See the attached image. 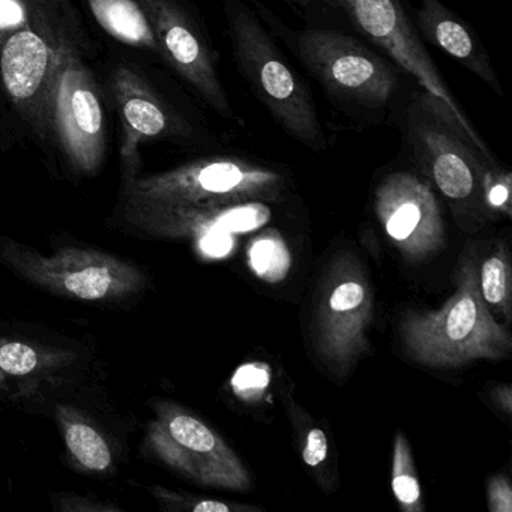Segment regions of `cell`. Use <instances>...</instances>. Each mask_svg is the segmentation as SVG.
<instances>
[{
  "mask_svg": "<svg viewBox=\"0 0 512 512\" xmlns=\"http://www.w3.org/2000/svg\"><path fill=\"white\" fill-rule=\"evenodd\" d=\"M67 0H0V83L38 134L52 130L62 65L82 56L83 35Z\"/></svg>",
  "mask_w": 512,
  "mask_h": 512,
  "instance_id": "6da1fadb",
  "label": "cell"
},
{
  "mask_svg": "<svg viewBox=\"0 0 512 512\" xmlns=\"http://www.w3.org/2000/svg\"><path fill=\"white\" fill-rule=\"evenodd\" d=\"M400 331L410 358L431 368H460L479 359L499 361L511 352V335L488 310L472 260L461 263L457 290L439 310L410 313Z\"/></svg>",
  "mask_w": 512,
  "mask_h": 512,
  "instance_id": "7a4b0ae2",
  "label": "cell"
},
{
  "mask_svg": "<svg viewBox=\"0 0 512 512\" xmlns=\"http://www.w3.org/2000/svg\"><path fill=\"white\" fill-rule=\"evenodd\" d=\"M224 7L233 58L245 82L287 136L323 151L325 133L304 80L292 70L250 8L241 0H226Z\"/></svg>",
  "mask_w": 512,
  "mask_h": 512,
  "instance_id": "3957f363",
  "label": "cell"
},
{
  "mask_svg": "<svg viewBox=\"0 0 512 512\" xmlns=\"http://www.w3.org/2000/svg\"><path fill=\"white\" fill-rule=\"evenodd\" d=\"M406 133L425 175L446 199L466 209L484 206L485 173L499 163L445 103L416 92L407 110Z\"/></svg>",
  "mask_w": 512,
  "mask_h": 512,
  "instance_id": "277c9868",
  "label": "cell"
},
{
  "mask_svg": "<svg viewBox=\"0 0 512 512\" xmlns=\"http://www.w3.org/2000/svg\"><path fill=\"white\" fill-rule=\"evenodd\" d=\"M287 179L272 167L236 157L203 158L133 184L140 205H232L277 202Z\"/></svg>",
  "mask_w": 512,
  "mask_h": 512,
  "instance_id": "5b68a950",
  "label": "cell"
},
{
  "mask_svg": "<svg viewBox=\"0 0 512 512\" xmlns=\"http://www.w3.org/2000/svg\"><path fill=\"white\" fill-rule=\"evenodd\" d=\"M296 46L305 67L338 100L379 109L400 86L397 70L349 35L308 29Z\"/></svg>",
  "mask_w": 512,
  "mask_h": 512,
  "instance_id": "8992f818",
  "label": "cell"
},
{
  "mask_svg": "<svg viewBox=\"0 0 512 512\" xmlns=\"http://www.w3.org/2000/svg\"><path fill=\"white\" fill-rule=\"evenodd\" d=\"M373 296L359 263L344 256L332 266L316 308V346L331 370L344 374L368 352Z\"/></svg>",
  "mask_w": 512,
  "mask_h": 512,
  "instance_id": "52a82bcc",
  "label": "cell"
},
{
  "mask_svg": "<svg viewBox=\"0 0 512 512\" xmlns=\"http://www.w3.org/2000/svg\"><path fill=\"white\" fill-rule=\"evenodd\" d=\"M7 259L32 283L80 301L122 298L143 283L134 266L101 251L62 248L46 257L14 245L7 248Z\"/></svg>",
  "mask_w": 512,
  "mask_h": 512,
  "instance_id": "ba28073f",
  "label": "cell"
},
{
  "mask_svg": "<svg viewBox=\"0 0 512 512\" xmlns=\"http://www.w3.org/2000/svg\"><path fill=\"white\" fill-rule=\"evenodd\" d=\"M335 4L364 37L410 74L422 91L445 103L473 139L484 142L434 65L401 0H335Z\"/></svg>",
  "mask_w": 512,
  "mask_h": 512,
  "instance_id": "9c48e42d",
  "label": "cell"
},
{
  "mask_svg": "<svg viewBox=\"0 0 512 512\" xmlns=\"http://www.w3.org/2000/svg\"><path fill=\"white\" fill-rule=\"evenodd\" d=\"M151 442L169 466L200 484L238 491L250 487V475L235 451L212 428L179 407H160Z\"/></svg>",
  "mask_w": 512,
  "mask_h": 512,
  "instance_id": "30bf717a",
  "label": "cell"
},
{
  "mask_svg": "<svg viewBox=\"0 0 512 512\" xmlns=\"http://www.w3.org/2000/svg\"><path fill=\"white\" fill-rule=\"evenodd\" d=\"M52 131L74 167L100 169L106 149V118L100 89L80 56L62 65L52 98Z\"/></svg>",
  "mask_w": 512,
  "mask_h": 512,
  "instance_id": "8fae6325",
  "label": "cell"
},
{
  "mask_svg": "<svg viewBox=\"0 0 512 512\" xmlns=\"http://www.w3.org/2000/svg\"><path fill=\"white\" fill-rule=\"evenodd\" d=\"M376 212L401 256L422 262L445 242L442 212L430 182L413 173L386 176L376 190Z\"/></svg>",
  "mask_w": 512,
  "mask_h": 512,
  "instance_id": "7c38bea8",
  "label": "cell"
},
{
  "mask_svg": "<svg viewBox=\"0 0 512 512\" xmlns=\"http://www.w3.org/2000/svg\"><path fill=\"white\" fill-rule=\"evenodd\" d=\"M142 7L163 53L176 73L224 119L235 118L205 38L175 0H142Z\"/></svg>",
  "mask_w": 512,
  "mask_h": 512,
  "instance_id": "4fadbf2b",
  "label": "cell"
},
{
  "mask_svg": "<svg viewBox=\"0 0 512 512\" xmlns=\"http://www.w3.org/2000/svg\"><path fill=\"white\" fill-rule=\"evenodd\" d=\"M113 92L121 112L125 139L122 158L134 164L137 149L143 142L164 137L188 136L190 128L163 100L152 91L151 86L128 67H119L113 76Z\"/></svg>",
  "mask_w": 512,
  "mask_h": 512,
  "instance_id": "5bb4252c",
  "label": "cell"
},
{
  "mask_svg": "<svg viewBox=\"0 0 512 512\" xmlns=\"http://www.w3.org/2000/svg\"><path fill=\"white\" fill-rule=\"evenodd\" d=\"M416 31L503 97L502 85L484 44L470 25L440 0H421V7L416 10Z\"/></svg>",
  "mask_w": 512,
  "mask_h": 512,
  "instance_id": "9a60e30c",
  "label": "cell"
},
{
  "mask_svg": "<svg viewBox=\"0 0 512 512\" xmlns=\"http://www.w3.org/2000/svg\"><path fill=\"white\" fill-rule=\"evenodd\" d=\"M89 8L110 37L128 46L158 50L151 22L136 0H89Z\"/></svg>",
  "mask_w": 512,
  "mask_h": 512,
  "instance_id": "2e32d148",
  "label": "cell"
},
{
  "mask_svg": "<svg viewBox=\"0 0 512 512\" xmlns=\"http://www.w3.org/2000/svg\"><path fill=\"white\" fill-rule=\"evenodd\" d=\"M248 262L254 274L269 284L280 283L292 268V256L280 233H262L248 248Z\"/></svg>",
  "mask_w": 512,
  "mask_h": 512,
  "instance_id": "e0dca14e",
  "label": "cell"
},
{
  "mask_svg": "<svg viewBox=\"0 0 512 512\" xmlns=\"http://www.w3.org/2000/svg\"><path fill=\"white\" fill-rule=\"evenodd\" d=\"M64 427L68 449L83 467L94 472H103L112 466V451L94 427L74 418L67 419Z\"/></svg>",
  "mask_w": 512,
  "mask_h": 512,
  "instance_id": "ac0fdd59",
  "label": "cell"
},
{
  "mask_svg": "<svg viewBox=\"0 0 512 512\" xmlns=\"http://www.w3.org/2000/svg\"><path fill=\"white\" fill-rule=\"evenodd\" d=\"M479 289L485 304L502 311L506 320L511 319L512 274L509 254L505 247H499L487 257L481 272H478Z\"/></svg>",
  "mask_w": 512,
  "mask_h": 512,
  "instance_id": "d6986e66",
  "label": "cell"
},
{
  "mask_svg": "<svg viewBox=\"0 0 512 512\" xmlns=\"http://www.w3.org/2000/svg\"><path fill=\"white\" fill-rule=\"evenodd\" d=\"M392 491L404 511L421 512V485L413 464L412 451L403 433L397 434L392 460Z\"/></svg>",
  "mask_w": 512,
  "mask_h": 512,
  "instance_id": "ffe728a7",
  "label": "cell"
},
{
  "mask_svg": "<svg viewBox=\"0 0 512 512\" xmlns=\"http://www.w3.org/2000/svg\"><path fill=\"white\" fill-rule=\"evenodd\" d=\"M40 355L22 341H7L0 346V371L10 376H26L37 370Z\"/></svg>",
  "mask_w": 512,
  "mask_h": 512,
  "instance_id": "44dd1931",
  "label": "cell"
},
{
  "mask_svg": "<svg viewBox=\"0 0 512 512\" xmlns=\"http://www.w3.org/2000/svg\"><path fill=\"white\" fill-rule=\"evenodd\" d=\"M484 206L491 211L511 214V173L502 167H490L484 178Z\"/></svg>",
  "mask_w": 512,
  "mask_h": 512,
  "instance_id": "7402d4cb",
  "label": "cell"
},
{
  "mask_svg": "<svg viewBox=\"0 0 512 512\" xmlns=\"http://www.w3.org/2000/svg\"><path fill=\"white\" fill-rule=\"evenodd\" d=\"M269 379L271 374L266 365L248 364L236 371L232 385L236 394L245 400H257L268 386Z\"/></svg>",
  "mask_w": 512,
  "mask_h": 512,
  "instance_id": "603a6c76",
  "label": "cell"
},
{
  "mask_svg": "<svg viewBox=\"0 0 512 512\" xmlns=\"http://www.w3.org/2000/svg\"><path fill=\"white\" fill-rule=\"evenodd\" d=\"M326 455H328V437L322 428H313L308 433L304 452H302L305 464L311 467L319 466L325 461Z\"/></svg>",
  "mask_w": 512,
  "mask_h": 512,
  "instance_id": "cb8c5ba5",
  "label": "cell"
},
{
  "mask_svg": "<svg viewBox=\"0 0 512 512\" xmlns=\"http://www.w3.org/2000/svg\"><path fill=\"white\" fill-rule=\"evenodd\" d=\"M488 497H490V508L494 512L512 511V490L505 476H496L491 479Z\"/></svg>",
  "mask_w": 512,
  "mask_h": 512,
  "instance_id": "d4e9b609",
  "label": "cell"
},
{
  "mask_svg": "<svg viewBox=\"0 0 512 512\" xmlns=\"http://www.w3.org/2000/svg\"><path fill=\"white\" fill-rule=\"evenodd\" d=\"M241 509L247 511L251 508L250 506L227 505V503L218 502V500H202V502L193 506L194 512H232L241 511Z\"/></svg>",
  "mask_w": 512,
  "mask_h": 512,
  "instance_id": "484cf974",
  "label": "cell"
},
{
  "mask_svg": "<svg viewBox=\"0 0 512 512\" xmlns=\"http://www.w3.org/2000/svg\"><path fill=\"white\" fill-rule=\"evenodd\" d=\"M284 2L304 8V10H310L314 7H337L335 0H284Z\"/></svg>",
  "mask_w": 512,
  "mask_h": 512,
  "instance_id": "4316f807",
  "label": "cell"
}]
</instances>
